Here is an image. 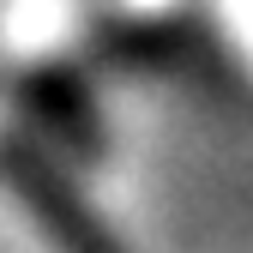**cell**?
I'll return each mask as SVG.
<instances>
[{
    "label": "cell",
    "mask_w": 253,
    "mask_h": 253,
    "mask_svg": "<svg viewBox=\"0 0 253 253\" xmlns=\"http://www.w3.org/2000/svg\"><path fill=\"white\" fill-rule=\"evenodd\" d=\"M0 187L37 217V229L54 241V253H126V247L97 223V211L84 205V193L48 163L37 145L0 139Z\"/></svg>",
    "instance_id": "cell-1"
},
{
    "label": "cell",
    "mask_w": 253,
    "mask_h": 253,
    "mask_svg": "<svg viewBox=\"0 0 253 253\" xmlns=\"http://www.w3.org/2000/svg\"><path fill=\"white\" fill-rule=\"evenodd\" d=\"M30 97H37L42 126H48L54 139H67V145L84 151V157H97V151H103V133H97V121H90V97H84L73 79L42 73V79H30Z\"/></svg>",
    "instance_id": "cell-2"
}]
</instances>
